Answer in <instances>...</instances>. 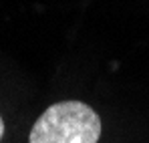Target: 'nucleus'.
Returning <instances> with one entry per match:
<instances>
[{"mask_svg": "<svg viewBox=\"0 0 149 143\" xmlns=\"http://www.w3.org/2000/svg\"><path fill=\"white\" fill-rule=\"evenodd\" d=\"M99 113L83 101H61L34 121L28 143H99Z\"/></svg>", "mask_w": 149, "mask_h": 143, "instance_id": "nucleus-1", "label": "nucleus"}, {"mask_svg": "<svg viewBox=\"0 0 149 143\" xmlns=\"http://www.w3.org/2000/svg\"><path fill=\"white\" fill-rule=\"evenodd\" d=\"M2 135H4V119L0 117V139H2Z\"/></svg>", "mask_w": 149, "mask_h": 143, "instance_id": "nucleus-2", "label": "nucleus"}]
</instances>
